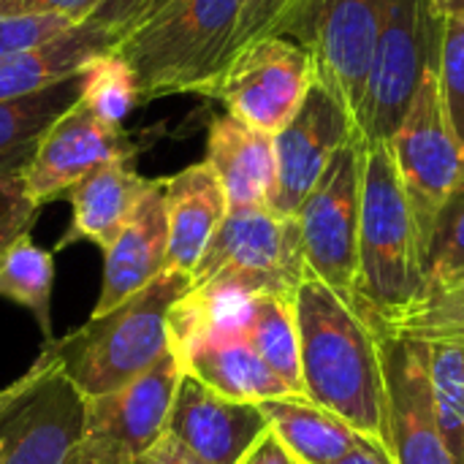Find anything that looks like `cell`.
<instances>
[{"mask_svg": "<svg viewBox=\"0 0 464 464\" xmlns=\"http://www.w3.org/2000/svg\"><path fill=\"white\" fill-rule=\"evenodd\" d=\"M304 397L386 443V389L370 324L313 272L294 296Z\"/></svg>", "mask_w": 464, "mask_h": 464, "instance_id": "obj_1", "label": "cell"}, {"mask_svg": "<svg viewBox=\"0 0 464 464\" xmlns=\"http://www.w3.org/2000/svg\"><path fill=\"white\" fill-rule=\"evenodd\" d=\"M190 291V275L166 269L150 285L63 340L44 343L84 400L106 397L136 381L169 351V313Z\"/></svg>", "mask_w": 464, "mask_h": 464, "instance_id": "obj_2", "label": "cell"}, {"mask_svg": "<svg viewBox=\"0 0 464 464\" xmlns=\"http://www.w3.org/2000/svg\"><path fill=\"white\" fill-rule=\"evenodd\" d=\"M424 256L419 228L389 141H367L356 313L372 326L389 321L419 296Z\"/></svg>", "mask_w": 464, "mask_h": 464, "instance_id": "obj_3", "label": "cell"}, {"mask_svg": "<svg viewBox=\"0 0 464 464\" xmlns=\"http://www.w3.org/2000/svg\"><path fill=\"white\" fill-rule=\"evenodd\" d=\"M245 0H171L111 52L122 54L144 101L177 92L212 95L231 54Z\"/></svg>", "mask_w": 464, "mask_h": 464, "instance_id": "obj_4", "label": "cell"}, {"mask_svg": "<svg viewBox=\"0 0 464 464\" xmlns=\"http://www.w3.org/2000/svg\"><path fill=\"white\" fill-rule=\"evenodd\" d=\"M307 275L299 218H283L269 207L228 209L190 272V288L228 285L253 296L294 299Z\"/></svg>", "mask_w": 464, "mask_h": 464, "instance_id": "obj_5", "label": "cell"}, {"mask_svg": "<svg viewBox=\"0 0 464 464\" xmlns=\"http://www.w3.org/2000/svg\"><path fill=\"white\" fill-rule=\"evenodd\" d=\"M87 435V400L49 345L0 389V464H63Z\"/></svg>", "mask_w": 464, "mask_h": 464, "instance_id": "obj_6", "label": "cell"}, {"mask_svg": "<svg viewBox=\"0 0 464 464\" xmlns=\"http://www.w3.org/2000/svg\"><path fill=\"white\" fill-rule=\"evenodd\" d=\"M440 41L443 16L432 0H389L356 111L367 141H389L397 133L427 68L440 63Z\"/></svg>", "mask_w": 464, "mask_h": 464, "instance_id": "obj_7", "label": "cell"}, {"mask_svg": "<svg viewBox=\"0 0 464 464\" xmlns=\"http://www.w3.org/2000/svg\"><path fill=\"white\" fill-rule=\"evenodd\" d=\"M438 65L427 68L408 114L389 139L424 258L443 207L464 185V147L446 111Z\"/></svg>", "mask_w": 464, "mask_h": 464, "instance_id": "obj_8", "label": "cell"}, {"mask_svg": "<svg viewBox=\"0 0 464 464\" xmlns=\"http://www.w3.org/2000/svg\"><path fill=\"white\" fill-rule=\"evenodd\" d=\"M367 139L356 130L329 160L326 171L299 209L304 258L310 272L356 310L359 223Z\"/></svg>", "mask_w": 464, "mask_h": 464, "instance_id": "obj_9", "label": "cell"}, {"mask_svg": "<svg viewBox=\"0 0 464 464\" xmlns=\"http://www.w3.org/2000/svg\"><path fill=\"white\" fill-rule=\"evenodd\" d=\"M386 8L389 0H299L277 30V35L310 52L318 79L345 103L353 120Z\"/></svg>", "mask_w": 464, "mask_h": 464, "instance_id": "obj_10", "label": "cell"}, {"mask_svg": "<svg viewBox=\"0 0 464 464\" xmlns=\"http://www.w3.org/2000/svg\"><path fill=\"white\" fill-rule=\"evenodd\" d=\"M315 79V63L304 46L285 35H266L228 63L212 98L250 128L277 136L296 117Z\"/></svg>", "mask_w": 464, "mask_h": 464, "instance_id": "obj_11", "label": "cell"}, {"mask_svg": "<svg viewBox=\"0 0 464 464\" xmlns=\"http://www.w3.org/2000/svg\"><path fill=\"white\" fill-rule=\"evenodd\" d=\"M386 389V449L394 464H457L438 430L430 378V343L375 334Z\"/></svg>", "mask_w": 464, "mask_h": 464, "instance_id": "obj_12", "label": "cell"}, {"mask_svg": "<svg viewBox=\"0 0 464 464\" xmlns=\"http://www.w3.org/2000/svg\"><path fill=\"white\" fill-rule=\"evenodd\" d=\"M359 130L345 103L315 79L296 117L275 136L277 185L269 209L296 218L334 152Z\"/></svg>", "mask_w": 464, "mask_h": 464, "instance_id": "obj_13", "label": "cell"}, {"mask_svg": "<svg viewBox=\"0 0 464 464\" xmlns=\"http://www.w3.org/2000/svg\"><path fill=\"white\" fill-rule=\"evenodd\" d=\"M130 155L133 150L122 130L79 101L49 128L22 177L33 201L46 204L60 193H68L95 169L114 160H130Z\"/></svg>", "mask_w": 464, "mask_h": 464, "instance_id": "obj_14", "label": "cell"}, {"mask_svg": "<svg viewBox=\"0 0 464 464\" xmlns=\"http://www.w3.org/2000/svg\"><path fill=\"white\" fill-rule=\"evenodd\" d=\"M182 364L169 348L147 372L114 394L87 400V435L111 443L133 462L169 430Z\"/></svg>", "mask_w": 464, "mask_h": 464, "instance_id": "obj_15", "label": "cell"}, {"mask_svg": "<svg viewBox=\"0 0 464 464\" xmlns=\"http://www.w3.org/2000/svg\"><path fill=\"white\" fill-rule=\"evenodd\" d=\"M169 432L207 464H239L269 432V421L258 405L228 400L182 372Z\"/></svg>", "mask_w": 464, "mask_h": 464, "instance_id": "obj_16", "label": "cell"}, {"mask_svg": "<svg viewBox=\"0 0 464 464\" xmlns=\"http://www.w3.org/2000/svg\"><path fill=\"white\" fill-rule=\"evenodd\" d=\"M166 179H150L117 242L103 253V283L92 315H103L166 272Z\"/></svg>", "mask_w": 464, "mask_h": 464, "instance_id": "obj_17", "label": "cell"}, {"mask_svg": "<svg viewBox=\"0 0 464 464\" xmlns=\"http://www.w3.org/2000/svg\"><path fill=\"white\" fill-rule=\"evenodd\" d=\"M207 163L226 190L228 209L269 207L277 185L275 136L250 128L234 114H220L209 125Z\"/></svg>", "mask_w": 464, "mask_h": 464, "instance_id": "obj_18", "label": "cell"}, {"mask_svg": "<svg viewBox=\"0 0 464 464\" xmlns=\"http://www.w3.org/2000/svg\"><path fill=\"white\" fill-rule=\"evenodd\" d=\"M169 256L166 269L190 275L228 215L226 190L207 160L166 179Z\"/></svg>", "mask_w": 464, "mask_h": 464, "instance_id": "obj_19", "label": "cell"}, {"mask_svg": "<svg viewBox=\"0 0 464 464\" xmlns=\"http://www.w3.org/2000/svg\"><path fill=\"white\" fill-rule=\"evenodd\" d=\"M147 182L150 179L133 171L130 160L106 163L79 179L68 190L73 218L68 234L57 242V250L68 247L71 242L87 239L106 253L130 220Z\"/></svg>", "mask_w": 464, "mask_h": 464, "instance_id": "obj_20", "label": "cell"}, {"mask_svg": "<svg viewBox=\"0 0 464 464\" xmlns=\"http://www.w3.org/2000/svg\"><path fill=\"white\" fill-rule=\"evenodd\" d=\"M171 348V345H169ZM182 372L198 378L212 392L237 402H264L277 397H296L280 375L256 353L247 337L198 340L185 348H171Z\"/></svg>", "mask_w": 464, "mask_h": 464, "instance_id": "obj_21", "label": "cell"}, {"mask_svg": "<svg viewBox=\"0 0 464 464\" xmlns=\"http://www.w3.org/2000/svg\"><path fill=\"white\" fill-rule=\"evenodd\" d=\"M103 52H111L109 35L84 22L44 44L14 52L0 60V101L30 95L63 82L84 71L87 63Z\"/></svg>", "mask_w": 464, "mask_h": 464, "instance_id": "obj_22", "label": "cell"}, {"mask_svg": "<svg viewBox=\"0 0 464 464\" xmlns=\"http://www.w3.org/2000/svg\"><path fill=\"white\" fill-rule=\"evenodd\" d=\"M269 430L299 464H337L364 438L332 411L307 397H277L258 402Z\"/></svg>", "mask_w": 464, "mask_h": 464, "instance_id": "obj_23", "label": "cell"}, {"mask_svg": "<svg viewBox=\"0 0 464 464\" xmlns=\"http://www.w3.org/2000/svg\"><path fill=\"white\" fill-rule=\"evenodd\" d=\"M84 71L38 92L0 101V174H24L49 128L82 98Z\"/></svg>", "mask_w": 464, "mask_h": 464, "instance_id": "obj_24", "label": "cell"}, {"mask_svg": "<svg viewBox=\"0 0 464 464\" xmlns=\"http://www.w3.org/2000/svg\"><path fill=\"white\" fill-rule=\"evenodd\" d=\"M256 353L280 375V381L296 394L304 397L302 381V348H299V324L296 304L291 296H256L253 324L247 332Z\"/></svg>", "mask_w": 464, "mask_h": 464, "instance_id": "obj_25", "label": "cell"}, {"mask_svg": "<svg viewBox=\"0 0 464 464\" xmlns=\"http://www.w3.org/2000/svg\"><path fill=\"white\" fill-rule=\"evenodd\" d=\"M52 253L41 250L30 234L19 237L0 256V296L30 310L41 326L44 343H52Z\"/></svg>", "mask_w": 464, "mask_h": 464, "instance_id": "obj_26", "label": "cell"}, {"mask_svg": "<svg viewBox=\"0 0 464 464\" xmlns=\"http://www.w3.org/2000/svg\"><path fill=\"white\" fill-rule=\"evenodd\" d=\"M464 288V185L443 207L427 258L419 296L411 307L446 299ZM408 310V307H405Z\"/></svg>", "mask_w": 464, "mask_h": 464, "instance_id": "obj_27", "label": "cell"}, {"mask_svg": "<svg viewBox=\"0 0 464 464\" xmlns=\"http://www.w3.org/2000/svg\"><path fill=\"white\" fill-rule=\"evenodd\" d=\"M432 405L443 443L457 464H464V348L430 343Z\"/></svg>", "mask_w": 464, "mask_h": 464, "instance_id": "obj_28", "label": "cell"}, {"mask_svg": "<svg viewBox=\"0 0 464 464\" xmlns=\"http://www.w3.org/2000/svg\"><path fill=\"white\" fill-rule=\"evenodd\" d=\"M139 82L133 68L117 52H103L92 57L84 68L82 103L92 109L109 125L122 128L125 117L133 111L139 101Z\"/></svg>", "mask_w": 464, "mask_h": 464, "instance_id": "obj_29", "label": "cell"}, {"mask_svg": "<svg viewBox=\"0 0 464 464\" xmlns=\"http://www.w3.org/2000/svg\"><path fill=\"white\" fill-rule=\"evenodd\" d=\"M375 334H402L421 343H451L464 348V288L427 304L408 307L389 321L370 326Z\"/></svg>", "mask_w": 464, "mask_h": 464, "instance_id": "obj_30", "label": "cell"}, {"mask_svg": "<svg viewBox=\"0 0 464 464\" xmlns=\"http://www.w3.org/2000/svg\"><path fill=\"white\" fill-rule=\"evenodd\" d=\"M438 73H440V90H443L449 120L464 147V8L443 16Z\"/></svg>", "mask_w": 464, "mask_h": 464, "instance_id": "obj_31", "label": "cell"}, {"mask_svg": "<svg viewBox=\"0 0 464 464\" xmlns=\"http://www.w3.org/2000/svg\"><path fill=\"white\" fill-rule=\"evenodd\" d=\"M38 209L22 174H0V256L30 231Z\"/></svg>", "mask_w": 464, "mask_h": 464, "instance_id": "obj_32", "label": "cell"}, {"mask_svg": "<svg viewBox=\"0 0 464 464\" xmlns=\"http://www.w3.org/2000/svg\"><path fill=\"white\" fill-rule=\"evenodd\" d=\"M296 3L299 0H245L239 24H237L234 41H231L228 63L253 41L266 38V35H277V30L283 27V22L288 19V14L294 11Z\"/></svg>", "mask_w": 464, "mask_h": 464, "instance_id": "obj_33", "label": "cell"}, {"mask_svg": "<svg viewBox=\"0 0 464 464\" xmlns=\"http://www.w3.org/2000/svg\"><path fill=\"white\" fill-rule=\"evenodd\" d=\"M71 27H76V22L65 16H0V60L44 44Z\"/></svg>", "mask_w": 464, "mask_h": 464, "instance_id": "obj_34", "label": "cell"}, {"mask_svg": "<svg viewBox=\"0 0 464 464\" xmlns=\"http://www.w3.org/2000/svg\"><path fill=\"white\" fill-rule=\"evenodd\" d=\"M144 5H147V0H101L84 24L103 30L111 41V49H114L120 41H125L133 33Z\"/></svg>", "mask_w": 464, "mask_h": 464, "instance_id": "obj_35", "label": "cell"}, {"mask_svg": "<svg viewBox=\"0 0 464 464\" xmlns=\"http://www.w3.org/2000/svg\"><path fill=\"white\" fill-rule=\"evenodd\" d=\"M101 0H0V16H65L87 22Z\"/></svg>", "mask_w": 464, "mask_h": 464, "instance_id": "obj_36", "label": "cell"}, {"mask_svg": "<svg viewBox=\"0 0 464 464\" xmlns=\"http://www.w3.org/2000/svg\"><path fill=\"white\" fill-rule=\"evenodd\" d=\"M133 464H207L198 459L179 438H174L169 430L136 459Z\"/></svg>", "mask_w": 464, "mask_h": 464, "instance_id": "obj_37", "label": "cell"}, {"mask_svg": "<svg viewBox=\"0 0 464 464\" xmlns=\"http://www.w3.org/2000/svg\"><path fill=\"white\" fill-rule=\"evenodd\" d=\"M63 464H133V459L128 454H122L120 449H114L111 443L84 438Z\"/></svg>", "mask_w": 464, "mask_h": 464, "instance_id": "obj_38", "label": "cell"}, {"mask_svg": "<svg viewBox=\"0 0 464 464\" xmlns=\"http://www.w3.org/2000/svg\"><path fill=\"white\" fill-rule=\"evenodd\" d=\"M239 464H299L294 457H291V451L277 440V435L269 430L253 449H250V454L242 459Z\"/></svg>", "mask_w": 464, "mask_h": 464, "instance_id": "obj_39", "label": "cell"}, {"mask_svg": "<svg viewBox=\"0 0 464 464\" xmlns=\"http://www.w3.org/2000/svg\"><path fill=\"white\" fill-rule=\"evenodd\" d=\"M337 464H394L389 449L381 443V440H372V438H362L356 443V449L343 457Z\"/></svg>", "mask_w": 464, "mask_h": 464, "instance_id": "obj_40", "label": "cell"}, {"mask_svg": "<svg viewBox=\"0 0 464 464\" xmlns=\"http://www.w3.org/2000/svg\"><path fill=\"white\" fill-rule=\"evenodd\" d=\"M171 0H147V5H144V11H141V16H139V22H136V27H141L144 22H150L152 16H158L166 5H169ZM133 27V30H136Z\"/></svg>", "mask_w": 464, "mask_h": 464, "instance_id": "obj_41", "label": "cell"}, {"mask_svg": "<svg viewBox=\"0 0 464 464\" xmlns=\"http://www.w3.org/2000/svg\"><path fill=\"white\" fill-rule=\"evenodd\" d=\"M432 5H435V11H438L440 16H446V14L451 11V5H454V0H432Z\"/></svg>", "mask_w": 464, "mask_h": 464, "instance_id": "obj_42", "label": "cell"}, {"mask_svg": "<svg viewBox=\"0 0 464 464\" xmlns=\"http://www.w3.org/2000/svg\"><path fill=\"white\" fill-rule=\"evenodd\" d=\"M464 8V0H454V5H451V11H462ZM451 11H449V14H451Z\"/></svg>", "mask_w": 464, "mask_h": 464, "instance_id": "obj_43", "label": "cell"}]
</instances>
